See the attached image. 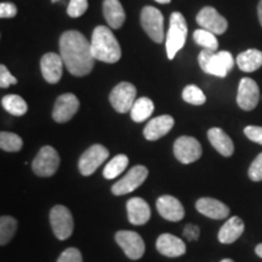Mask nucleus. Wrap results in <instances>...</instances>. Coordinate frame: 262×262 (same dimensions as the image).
I'll return each mask as SVG.
<instances>
[{
	"label": "nucleus",
	"mask_w": 262,
	"mask_h": 262,
	"mask_svg": "<svg viewBox=\"0 0 262 262\" xmlns=\"http://www.w3.org/2000/svg\"><path fill=\"white\" fill-rule=\"evenodd\" d=\"M17 83V79L10 73L6 66H0V88L3 89H8L10 85H14Z\"/></svg>",
	"instance_id": "nucleus-36"
},
{
	"label": "nucleus",
	"mask_w": 262,
	"mask_h": 262,
	"mask_svg": "<svg viewBox=\"0 0 262 262\" xmlns=\"http://www.w3.org/2000/svg\"><path fill=\"white\" fill-rule=\"evenodd\" d=\"M217 56H219V58H220L221 62H222V64L225 66V68L228 72L231 71L232 68H233L234 58H233V56H232L231 52H228V51H220L217 54Z\"/></svg>",
	"instance_id": "nucleus-39"
},
{
	"label": "nucleus",
	"mask_w": 262,
	"mask_h": 262,
	"mask_svg": "<svg viewBox=\"0 0 262 262\" xmlns=\"http://www.w3.org/2000/svg\"><path fill=\"white\" fill-rule=\"evenodd\" d=\"M79 110V100L73 94H63L55 102L52 118L57 123H66L71 120Z\"/></svg>",
	"instance_id": "nucleus-14"
},
{
	"label": "nucleus",
	"mask_w": 262,
	"mask_h": 262,
	"mask_svg": "<svg viewBox=\"0 0 262 262\" xmlns=\"http://www.w3.org/2000/svg\"><path fill=\"white\" fill-rule=\"evenodd\" d=\"M257 12H258V19H260V24L262 26V0L260 2V4H258Z\"/></svg>",
	"instance_id": "nucleus-41"
},
{
	"label": "nucleus",
	"mask_w": 262,
	"mask_h": 262,
	"mask_svg": "<svg viewBox=\"0 0 262 262\" xmlns=\"http://www.w3.org/2000/svg\"><path fill=\"white\" fill-rule=\"evenodd\" d=\"M249 178L253 181H262V153H260L249 168Z\"/></svg>",
	"instance_id": "nucleus-34"
},
{
	"label": "nucleus",
	"mask_w": 262,
	"mask_h": 262,
	"mask_svg": "<svg viewBox=\"0 0 262 262\" xmlns=\"http://www.w3.org/2000/svg\"><path fill=\"white\" fill-rule=\"evenodd\" d=\"M17 229V221L11 216H2L0 219V244L5 245L11 241Z\"/></svg>",
	"instance_id": "nucleus-29"
},
{
	"label": "nucleus",
	"mask_w": 262,
	"mask_h": 262,
	"mask_svg": "<svg viewBox=\"0 0 262 262\" xmlns=\"http://www.w3.org/2000/svg\"><path fill=\"white\" fill-rule=\"evenodd\" d=\"M129 164V158L125 155H118L104 166L103 176L104 179L112 180L116 179L126 169Z\"/></svg>",
	"instance_id": "nucleus-28"
},
{
	"label": "nucleus",
	"mask_w": 262,
	"mask_h": 262,
	"mask_svg": "<svg viewBox=\"0 0 262 262\" xmlns=\"http://www.w3.org/2000/svg\"><path fill=\"white\" fill-rule=\"evenodd\" d=\"M2 106L6 112L15 117H21L27 112V102L18 95H6L2 98Z\"/></svg>",
	"instance_id": "nucleus-27"
},
{
	"label": "nucleus",
	"mask_w": 262,
	"mask_h": 262,
	"mask_svg": "<svg viewBox=\"0 0 262 262\" xmlns=\"http://www.w3.org/2000/svg\"><path fill=\"white\" fill-rule=\"evenodd\" d=\"M195 208L202 215L214 220H222L229 215L228 206L214 198H201L196 202Z\"/></svg>",
	"instance_id": "nucleus-19"
},
{
	"label": "nucleus",
	"mask_w": 262,
	"mask_h": 262,
	"mask_svg": "<svg viewBox=\"0 0 262 262\" xmlns=\"http://www.w3.org/2000/svg\"><path fill=\"white\" fill-rule=\"evenodd\" d=\"M110 152L102 145H93L81 155L79 159V171L81 175L90 176L98 166L108 158Z\"/></svg>",
	"instance_id": "nucleus-11"
},
{
	"label": "nucleus",
	"mask_w": 262,
	"mask_h": 262,
	"mask_svg": "<svg viewBox=\"0 0 262 262\" xmlns=\"http://www.w3.org/2000/svg\"><path fill=\"white\" fill-rule=\"evenodd\" d=\"M245 136L253 142H256L258 145H262V127L261 126H247L244 129Z\"/></svg>",
	"instance_id": "nucleus-37"
},
{
	"label": "nucleus",
	"mask_w": 262,
	"mask_h": 262,
	"mask_svg": "<svg viewBox=\"0 0 262 262\" xmlns=\"http://www.w3.org/2000/svg\"><path fill=\"white\" fill-rule=\"evenodd\" d=\"M50 224L54 234L60 241H66L73 233V216H72L71 211L63 205H56L51 209Z\"/></svg>",
	"instance_id": "nucleus-5"
},
{
	"label": "nucleus",
	"mask_w": 262,
	"mask_h": 262,
	"mask_svg": "<svg viewBox=\"0 0 262 262\" xmlns=\"http://www.w3.org/2000/svg\"><path fill=\"white\" fill-rule=\"evenodd\" d=\"M173 155L182 164H191L202 157V146L191 136H181L173 143Z\"/></svg>",
	"instance_id": "nucleus-9"
},
{
	"label": "nucleus",
	"mask_w": 262,
	"mask_h": 262,
	"mask_svg": "<svg viewBox=\"0 0 262 262\" xmlns=\"http://www.w3.org/2000/svg\"><path fill=\"white\" fill-rule=\"evenodd\" d=\"M55 2H58V0H52V3H55Z\"/></svg>",
	"instance_id": "nucleus-45"
},
{
	"label": "nucleus",
	"mask_w": 262,
	"mask_h": 262,
	"mask_svg": "<svg viewBox=\"0 0 262 262\" xmlns=\"http://www.w3.org/2000/svg\"><path fill=\"white\" fill-rule=\"evenodd\" d=\"M60 54L71 74L84 77L93 71L95 58L91 42L78 31H67L60 38Z\"/></svg>",
	"instance_id": "nucleus-1"
},
{
	"label": "nucleus",
	"mask_w": 262,
	"mask_h": 262,
	"mask_svg": "<svg viewBox=\"0 0 262 262\" xmlns=\"http://www.w3.org/2000/svg\"><path fill=\"white\" fill-rule=\"evenodd\" d=\"M173 118L171 116H159L150 119L145 126L143 135L148 141L159 140L160 137L165 136L173 126Z\"/></svg>",
	"instance_id": "nucleus-18"
},
{
	"label": "nucleus",
	"mask_w": 262,
	"mask_h": 262,
	"mask_svg": "<svg viewBox=\"0 0 262 262\" xmlns=\"http://www.w3.org/2000/svg\"><path fill=\"white\" fill-rule=\"evenodd\" d=\"M255 251H256L257 256H260L262 258V244H258L256 249H255Z\"/></svg>",
	"instance_id": "nucleus-42"
},
{
	"label": "nucleus",
	"mask_w": 262,
	"mask_h": 262,
	"mask_svg": "<svg viewBox=\"0 0 262 262\" xmlns=\"http://www.w3.org/2000/svg\"><path fill=\"white\" fill-rule=\"evenodd\" d=\"M116 242L131 260H139L145 254V243L139 233L134 231H119L116 233Z\"/></svg>",
	"instance_id": "nucleus-10"
},
{
	"label": "nucleus",
	"mask_w": 262,
	"mask_h": 262,
	"mask_svg": "<svg viewBox=\"0 0 262 262\" xmlns=\"http://www.w3.org/2000/svg\"><path fill=\"white\" fill-rule=\"evenodd\" d=\"M196 22L203 29L214 33L215 35L224 34L228 27L227 19L211 6H205L199 11L196 15Z\"/></svg>",
	"instance_id": "nucleus-12"
},
{
	"label": "nucleus",
	"mask_w": 262,
	"mask_h": 262,
	"mask_svg": "<svg viewBox=\"0 0 262 262\" xmlns=\"http://www.w3.org/2000/svg\"><path fill=\"white\" fill-rule=\"evenodd\" d=\"M24 146V141L21 137L14 133L2 131L0 134V147L6 152H18Z\"/></svg>",
	"instance_id": "nucleus-31"
},
{
	"label": "nucleus",
	"mask_w": 262,
	"mask_h": 262,
	"mask_svg": "<svg viewBox=\"0 0 262 262\" xmlns=\"http://www.w3.org/2000/svg\"><path fill=\"white\" fill-rule=\"evenodd\" d=\"M193 39L198 45H201L206 50L216 51L219 48V41L217 38L214 33L206 31V29H196V31L193 33Z\"/></svg>",
	"instance_id": "nucleus-30"
},
{
	"label": "nucleus",
	"mask_w": 262,
	"mask_h": 262,
	"mask_svg": "<svg viewBox=\"0 0 262 262\" xmlns=\"http://www.w3.org/2000/svg\"><path fill=\"white\" fill-rule=\"evenodd\" d=\"M187 38V24L181 12H172L170 16L169 31L166 34V54L169 60H173L181 50Z\"/></svg>",
	"instance_id": "nucleus-3"
},
{
	"label": "nucleus",
	"mask_w": 262,
	"mask_h": 262,
	"mask_svg": "<svg viewBox=\"0 0 262 262\" xmlns=\"http://www.w3.org/2000/svg\"><path fill=\"white\" fill-rule=\"evenodd\" d=\"M148 176V169L143 165L131 168L122 180L112 186V193L116 195H124L139 188Z\"/></svg>",
	"instance_id": "nucleus-7"
},
{
	"label": "nucleus",
	"mask_w": 262,
	"mask_h": 262,
	"mask_svg": "<svg viewBox=\"0 0 262 262\" xmlns=\"http://www.w3.org/2000/svg\"><path fill=\"white\" fill-rule=\"evenodd\" d=\"M91 52L95 60L116 63L122 57V48L110 28L97 26L91 37Z\"/></svg>",
	"instance_id": "nucleus-2"
},
{
	"label": "nucleus",
	"mask_w": 262,
	"mask_h": 262,
	"mask_svg": "<svg viewBox=\"0 0 262 262\" xmlns=\"http://www.w3.org/2000/svg\"><path fill=\"white\" fill-rule=\"evenodd\" d=\"M199 64H201L202 70L205 73L215 75V77L225 78L228 74V71L226 70L225 66L222 64L220 58H219L217 54H215V51L206 50L204 49L198 56Z\"/></svg>",
	"instance_id": "nucleus-21"
},
{
	"label": "nucleus",
	"mask_w": 262,
	"mask_h": 262,
	"mask_svg": "<svg viewBox=\"0 0 262 262\" xmlns=\"http://www.w3.org/2000/svg\"><path fill=\"white\" fill-rule=\"evenodd\" d=\"M41 74L44 79L50 84H56L60 81L62 77V70H63V60L61 55L55 52H49L41 57L40 61Z\"/></svg>",
	"instance_id": "nucleus-16"
},
{
	"label": "nucleus",
	"mask_w": 262,
	"mask_h": 262,
	"mask_svg": "<svg viewBox=\"0 0 262 262\" xmlns=\"http://www.w3.org/2000/svg\"><path fill=\"white\" fill-rule=\"evenodd\" d=\"M127 219L133 225L142 226L148 222L150 219V209L146 201L142 198L135 196L127 201L126 204Z\"/></svg>",
	"instance_id": "nucleus-20"
},
{
	"label": "nucleus",
	"mask_w": 262,
	"mask_h": 262,
	"mask_svg": "<svg viewBox=\"0 0 262 262\" xmlns=\"http://www.w3.org/2000/svg\"><path fill=\"white\" fill-rule=\"evenodd\" d=\"M103 15L108 26L113 29L120 28L125 22V11L119 0H104Z\"/></svg>",
	"instance_id": "nucleus-23"
},
{
	"label": "nucleus",
	"mask_w": 262,
	"mask_h": 262,
	"mask_svg": "<svg viewBox=\"0 0 262 262\" xmlns=\"http://www.w3.org/2000/svg\"><path fill=\"white\" fill-rule=\"evenodd\" d=\"M60 166V156L51 146H44L33 160L32 169L40 178H50Z\"/></svg>",
	"instance_id": "nucleus-4"
},
{
	"label": "nucleus",
	"mask_w": 262,
	"mask_h": 262,
	"mask_svg": "<svg viewBox=\"0 0 262 262\" xmlns=\"http://www.w3.org/2000/svg\"><path fill=\"white\" fill-rule=\"evenodd\" d=\"M88 0H70L67 8V14L72 18H77L83 16L88 10Z\"/></svg>",
	"instance_id": "nucleus-33"
},
{
	"label": "nucleus",
	"mask_w": 262,
	"mask_h": 262,
	"mask_svg": "<svg viewBox=\"0 0 262 262\" xmlns=\"http://www.w3.org/2000/svg\"><path fill=\"white\" fill-rule=\"evenodd\" d=\"M17 14V8L12 3H2L0 4V17L2 18H11L15 17Z\"/></svg>",
	"instance_id": "nucleus-38"
},
{
	"label": "nucleus",
	"mask_w": 262,
	"mask_h": 262,
	"mask_svg": "<svg viewBox=\"0 0 262 262\" xmlns=\"http://www.w3.org/2000/svg\"><path fill=\"white\" fill-rule=\"evenodd\" d=\"M153 111H155L153 101L148 97H140L135 101L130 111L131 119L135 123H142L152 116Z\"/></svg>",
	"instance_id": "nucleus-26"
},
{
	"label": "nucleus",
	"mask_w": 262,
	"mask_h": 262,
	"mask_svg": "<svg viewBox=\"0 0 262 262\" xmlns=\"http://www.w3.org/2000/svg\"><path fill=\"white\" fill-rule=\"evenodd\" d=\"M244 222L242 219L233 216L219 231L217 238L222 244H232L243 234Z\"/></svg>",
	"instance_id": "nucleus-24"
},
{
	"label": "nucleus",
	"mask_w": 262,
	"mask_h": 262,
	"mask_svg": "<svg viewBox=\"0 0 262 262\" xmlns=\"http://www.w3.org/2000/svg\"><path fill=\"white\" fill-rule=\"evenodd\" d=\"M157 3H159V4H169L171 0H156Z\"/></svg>",
	"instance_id": "nucleus-43"
},
{
	"label": "nucleus",
	"mask_w": 262,
	"mask_h": 262,
	"mask_svg": "<svg viewBox=\"0 0 262 262\" xmlns=\"http://www.w3.org/2000/svg\"><path fill=\"white\" fill-rule=\"evenodd\" d=\"M237 64L243 72H255L262 67V52L256 49H249L237 57Z\"/></svg>",
	"instance_id": "nucleus-25"
},
{
	"label": "nucleus",
	"mask_w": 262,
	"mask_h": 262,
	"mask_svg": "<svg viewBox=\"0 0 262 262\" xmlns=\"http://www.w3.org/2000/svg\"><path fill=\"white\" fill-rule=\"evenodd\" d=\"M260 100V90L256 81L250 78H243L238 86L237 103L243 111H253Z\"/></svg>",
	"instance_id": "nucleus-13"
},
{
	"label": "nucleus",
	"mask_w": 262,
	"mask_h": 262,
	"mask_svg": "<svg viewBox=\"0 0 262 262\" xmlns=\"http://www.w3.org/2000/svg\"><path fill=\"white\" fill-rule=\"evenodd\" d=\"M136 97V88L133 84L123 83L118 84L110 95V102L118 113H127L131 111Z\"/></svg>",
	"instance_id": "nucleus-8"
},
{
	"label": "nucleus",
	"mask_w": 262,
	"mask_h": 262,
	"mask_svg": "<svg viewBox=\"0 0 262 262\" xmlns=\"http://www.w3.org/2000/svg\"><path fill=\"white\" fill-rule=\"evenodd\" d=\"M141 25L153 41L164 40V17L160 10L153 6H145L141 12Z\"/></svg>",
	"instance_id": "nucleus-6"
},
{
	"label": "nucleus",
	"mask_w": 262,
	"mask_h": 262,
	"mask_svg": "<svg viewBox=\"0 0 262 262\" xmlns=\"http://www.w3.org/2000/svg\"><path fill=\"white\" fill-rule=\"evenodd\" d=\"M157 210L162 217L171 222L181 221L185 217V209L181 202L172 195H162L158 198Z\"/></svg>",
	"instance_id": "nucleus-15"
},
{
	"label": "nucleus",
	"mask_w": 262,
	"mask_h": 262,
	"mask_svg": "<svg viewBox=\"0 0 262 262\" xmlns=\"http://www.w3.org/2000/svg\"><path fill=\"white\" fill-rule=\"evenodd\" d=\"M182 98L187 103L194 104V106L204 104L206 101L204 93L196 85H187L182 91Z\"/></svg>",
	"instance_id": "nucleus-32"
},
{
	"label": "nucleus",
	"mask_w": 262,
	"mask_h": 262,
	"mask_svg": "<svg viewBox=\"0 0 262 262\" xmlns=\"http://www.w3.org/2000/svg\"><path fill=\"white\" fill-rule=\"evenodd\" d=\"M57 262H83V258L77 248H68L60 255Z\"/></svg>",
	"instance_id": "nucleus-35"
},
{
	"label": "nucleus",
	"mask_w": 262,
	"mask_h": 262,
	"mask_svg": "<svg viewBox=\"0 0 262 262\" xmlns=\"http://www.w3.org/2000/svg\"><path fill=\"white\" fill-rule=\"evenodd\" d=\"M220 262H233V260H231V258H224V260Z\"/></svg>",
	"instance_id": "nucleus-44"
},
{
	"label": "nucleus",
	"mask_w": 262,
	"mask_h": 262,
	"mask_svg": "<svg viewBox=\"0 0 262 262\" xmlns=\"http://www.w3.org/2000/svg\"><path fill=\"white\" fill-rule=\"evenodd\" d=\"M208 139L212 147L224 157H231L234 152L233 141L220 127H212L208 131Z\"/></svg>",
	"instance_id": "nucleus-22"
},
{
	"label": "nucleus",
	"mask_w": 262,
	"mask_h": 262,
	"mask_svg": "<svg viewBox=\"0 0 262 262\" xmlns=\"http://www.w3.org/2000/svg\"><path fill=\"white\" fill-rule=\"evenodd\" d=\"M157 250L164 256L179 257L186 253V244L176 235L164 233L157 239Z\"/></svg>",
	"instance_id": "nucleus-17"
},
{
	"label": "nucleus",
	"mask_w": 262,
	"mask_h": 262,
	"mask_svg": "<svg viewBox=\"0 0 262 262\" xmlns=\"http://www.w3.org/2000/svg\"><path fill=\"white\" fill-rule=\"evenodd\" d=\"M183 235L187 241H196L199 237V227L195 225H187L183 231Z\"/></svg>",
	"instance_id": "nucleus-40"
}]
</instances>
